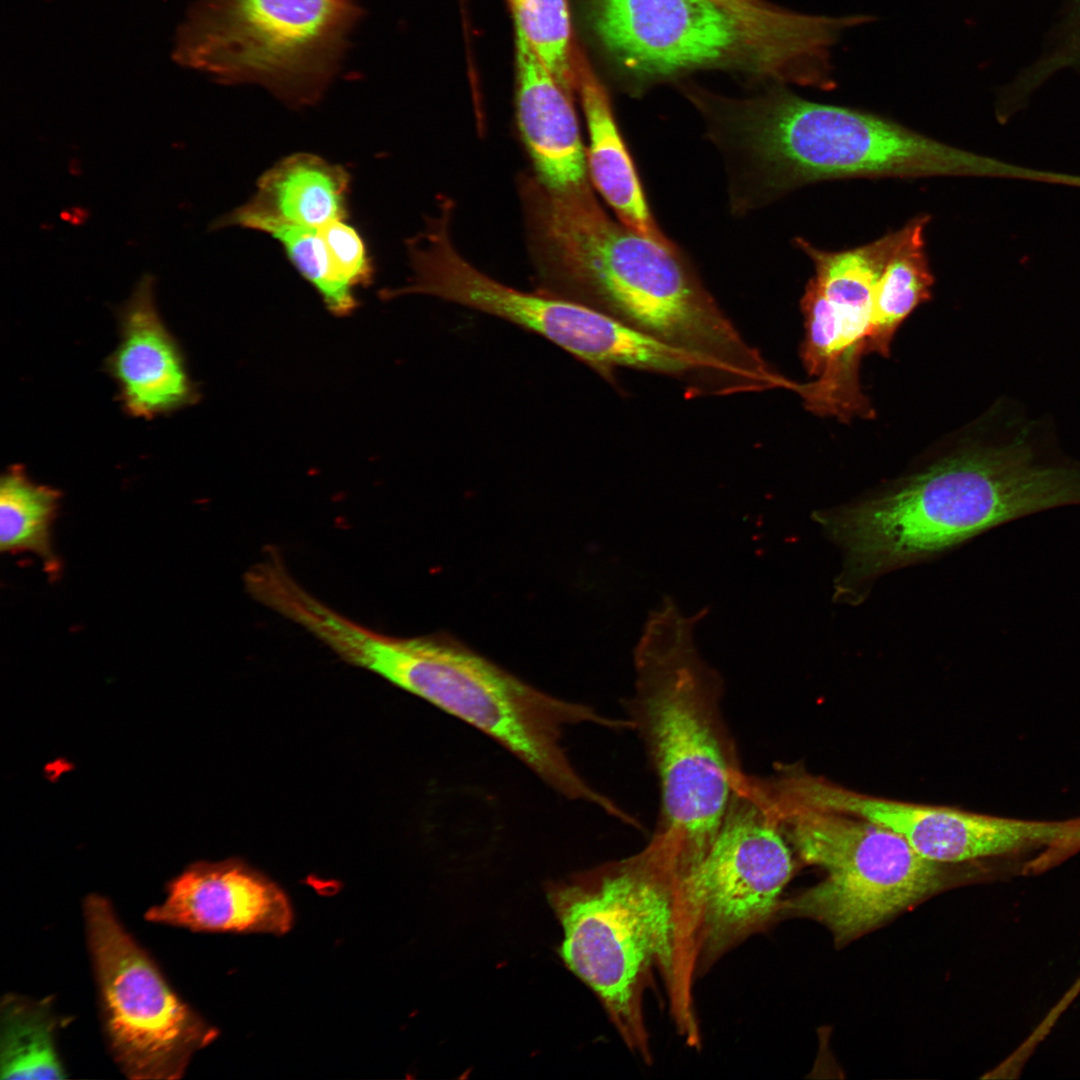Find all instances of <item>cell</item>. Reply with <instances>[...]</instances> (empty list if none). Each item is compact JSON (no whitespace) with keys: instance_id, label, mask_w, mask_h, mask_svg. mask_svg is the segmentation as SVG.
I'll use <instances>...</instances> for the list:
<instances>
[{"instance_id":"1","label":"cell","mask_w":1080,"mask_h":1080,"mask_svg":"<svg viewBox=\"0 0 1080 1080\" xmlns=\"http://www.w3.org/2000/svg\"><path fill=\"white\" fill-rule=\"evenodd\" d=\"M520 196L540 291L691 355L721 396L781 386L783 375L743 337L673 242L612 219L591 184L553 190L528 174Z\"/></svg>"},{"instance_id":"2","label":"cell","mask_w":1080,"mask_h":1080,"mask_svg":"<svg viewBox=\"0 0 1080 1080\" xmlns=\"http://www.w3.org/2000/svg\"><path fill=\"white\" fill-rule=\"evenodd\" d=\"M983 436L897 487L816 518L841 547L838 591L958 545L1004 523L1080 504V462L1047 422L999 405Z\"/></svg>"},{"instance_id":"3","label":"cell","mask_w":1080,"mask_h":1080,"mask_svg":"<svg viewBox=\"0 0 1080 1080\" xmlns=\"http://www.w3.org/2000/svg\"><path fill=\"white\" fill-rule=\"evenodd\" d=\"M699 98L710 138L737 167L732 203L739 212L825 180L1018 178L1021 172L882 115L813 102L785 88L745 100Z\"/></svg>"},{"instance_id":"4","label":"cell","mask_w":1080,"mask_h":1080,"mask_svg":"<svg viewBox=\"0 0 1080 1080\" xmlns=\"http://www.w3.org/2000/svg\"><path fill=\"white\" fill-rule=\"evenodd\" d=\"M550 896L563 927V960L597 994L625 1041L645 1053L642 997L652 974L664 975L684 1019L696 962L674 864L648 842Z\"/></svg>"},{"instance_id":"5","label":"cell","mask_w":1080,"mask_h":1080,"mask_svg":"<svg viewBox=\"0 0 1080 1080\" xmlns=\"http://www.w3.org/2000/svg\"><path fill=\"white\" fill-rule=\"evenodd\" d=\"M330 641L344 661L482 731L568 799L602 809L610 806V799L577 773L562 739L571 725L588 722L618 728L625 726L624 721L546 694L445 637L388 636L346 618L334 627Z\"/></svg>"},{"instance_id":"6","label":"cell","mask_w":1080,"mask_h":1080,"mask_svg":"<svg viewBox=\"0 0 1080 1080\" xmlns=\"http://www.w3.org/2000/svg\"><path fill=\"white\" fill-rule=\"evenodd\" d=\"M628 712L659 784L660 814L651 842L681 876L715 838L743 771L722 711L720 675L693 646L636 655Z\"/></svg>"},{"instance_id":"7","label":"cell","mask_w":1080,"mask_h":1080,"mask_svg":"<svg viewBox=\"0 0 1080 1080\" xmlns=\"http://www.w3.org/2000/svg\"><path fill=\"white\" fill-rule=\"evenodd\" d=\"M746 791L806 863L825 878L782 901L779 914L805 917L845 944L942 890L944 864L926 859L902 836L872 821L793 803L751 783Z\"/></svg>"},{"instance_id":"8","label":"cell","mask_w":1080,"mask_h":1080,"mask_svg":"<svg viewBox=\"0 0 1080 1080\" xmlns=\"http://www.w3.org/2000/svg\"><path fill=\"white\" fill-rule=\"evenodd\" d=\"M360 14L354 0H198L178 29L174 56L222 83H257L310 104Z\"/></svg>"},{"instance_id":"9","label":"cell","mask_w":1080,"mask_h":1080,"mask_svg":"<svg viewBox=\"0 0 1080 1080\" xmlns=\"http://www.w3.org/2000/svg\"><path fill=\"white\" fill-rule=\"evenodd\" d=\"M773 789L784 800L889 828L940 864L1029 857L1040 872L1080 850V816L1022 819L901 802L861 794L795 767L778 769Z\"/></svg>"},{"instance_id":"10","label":"cell","mask_w":1080,"mask_h":1080,"mask_svg":"<svg viewBox=\"0 0 1080 1080\" xmlns=\"http://www.w3.org/2000/svg\"><path fill=\"white\" fill-rule=\"evenodd\" d=\"M84 914L115 1058L131 1078L181 1077L217 1031L173 993L105 898L88 896Z\"/></svg>"},{"instance_id":"11","label":"cell","mask_w":1080,"mask_h":1080,"mask_svg":"<svg viewBox=\"0 0 1080 1080\" xmlns=\"http://www.w3.org/2000/svg\"><path fill=\"white\" fill-rule=\"evenodd\" d=\"M793 868L790 845L776 823L735 785L711 845L680 880L696 957L711 959L768 923Z\"/></svg>"},{"instance_id":"12","label":"cell","mask_w":1080,"mask_h":1080,"mask_svg":"<svg viewBox=\"0 0 1080 1080\" xmlns=\"http://www.w3.org/2000/svg\"><path fill=\"white\" fill-rule=\"evenodd\" d=\"M439 299L509 321L551 341L612 384L632 369L696 380L700 364L689 354L649 337L595 308L539 290L524 292L478 270L461 254L448 257L434 281Z\"/></svg>"},{"instance_id":"13","label":"cell","mask_w":1080,"mask_h":1080,"mask_svg":"<svg viewBox=\"0 0 1080 1080\" xmlns=\"http://www.w3.org/2000/svg\"><path fill=\"white\" fill-rule=\"evenodd\" d=\"M591 27L634 80L732 68L782 81L778 61L733 15L708 0H590Z\"/></svg>"},{"instance_id":"14","label":"cell","mask_w":1080,"mask_h":1080,"mask_svg":"<svg viewBox=\"0 0 1080 1080\" xmlns=\"http://www.w3.org/2000/svg\"><path fill=\"white\" fill-rule=\"evenodd\" d=\"M155 278L144 274L118 308L119 341L105 362L129 416L154 419L195 404L184 352L155 302Z\"/></svg>"},{"instance_id":"15","label":"cell","mask_w":1080,"mask_h":1080,"mask_svg":"<svg viewBox=\"0 0 1080 1080\" xmlns=\"http://www.w3.org/2000/svg\"><path fill=\"white\" fill-rule=\"evenodd\" d=\"M145 917L198 931L283 934L292 924V910L282 890L234 860L191 865L169 884L166 899Z\"/></svg>"},{"instance_id":"16","label":"cell","mask_w":1080,"mask_h":1080,"mask_svg":"<svg viewBox=\"0 0 1080 1080\" xmlns=\"http://www.w3.org/2000/svg\"><path fill=\"white\" fill-rule=\"evenodd\" d=\"M516 121L535 178L547 188L591 184L573 94L515 28Z\"/></svg>"},{"instance_id":"17","label":"cell","mask_w":1080,"mask_h":1080,"mask_svg":"<svg viewBox=\"0 0 1080 1080\" xmlns=\"http://www.w3.org/2000/svg\"><path fill=\"white\" fill-rule=\"evenodd\" d=\"M350 177L309 153L293 154L267 170L253 197L215 219L210 230L240 226L264 233L280 227H321L347 217Z\"/></svg>"},{"instance_id":"18","label":"cell","mask_w":1080,"mask_h":1080,"mask_svg":"<svg viewBox=\"0 0 1080 1080\" xmlns=\"http://www.w3.org/2000/svg\"><path fill=\"white\" fill-rule=\"evenodd\" d=\"M575 71L588 131L586 162L591 184L621 223L645 236L670 241L653 219L607 91L585 55L576 50Z\"/></svg>"},{"instance_id":"19","label":"cell","mask_w":1080,"mask_h":1080,"mask_svg":"<svg viewBox=\"0 0 1080 1080\" xmlns=\"http://www.w3.org/2000/svg\"><path fill=\"white\" fill-rule=\"evenodd\" d=\"M733 15L789 72L822 65L838 44L843 24L837 15L808 14L764 0H708Z\"/></svg>"},{"instance_id":"20","label":"cell","mask_w":1080,"mask_h":1080,"mask_svg":"<svg viewBox=\"0 0 1080 1080\" xmlns=\"http://www.w3.org/2000/svg\"><path fill=\"white\" fill-rule=\"evenodd\" d=\"M929 219L921 215L902 227L901 238L874 287L866 352L888 357L900 324L919 304L931 298L934 277L924 239Z\"/></svg>"},{"instance_id":"21","label":"cell","mask_w":1080,"mask_h":1080,"mask_svg":"<svg viewBox=\"0 0 1080 1080\" xmlns=\"http://www.w3.org/2000/svg\"><path fill=\"white\" fill-rule=\"evenodd\" d=\"M58 489L34 482L21 465H12L0 479V550L30 552L41 559L47 573L57 574L60 563L52 543L59 510Z\"/></svg>"},{"instance_id":"22","label":"cell","mask_w":1080,"mask_h":1080,"mask_svg":"<svg viewBox=\"0 0 1080 1080\" xmlns=\"http://www.w3.org/2000/svg\"><path fill=\"white\" fill-rule=\"evenodd\" d=\"M48 1007L16 995L1 1004V1079H62Z\"/></svg>"},{"instance_id":"23","label":"cell","mask_w":1080,"mask_h":1080,"mask_svg":"<svg viewBox=\"0 0 1080 1080\" xmlns=\"http://www.w3.org/2000/svg\"><path fill=\"white\" fill-rule=\"evenodd\" d=\"M515 28L556 79L577 91L575 49L567 0H507Z\"/></svg>"},{"instance_id":"24","label":"cell","mask_w":1080,"mask_h":1080,"mask_svg":"<svg viewBox=\"0 0 1080 1080\" xmlns=\"http://www.w3.org/2000/svg\"><path fill=\"white\" fill-rule=\"evenodd\" d=\"M1064 70L1080 72V0H1061L1039 55L1003 86V95L1011 105L1025 108L1037 89Z\"/></svg>"},{"instance_id":"25","label":"cell","mask_w":1080,"mask_h":1080,"mask_svg":"<svg viewBox=\"0 0 1080 1080\" xmlns=\"http://www.w3.org/2000/svg\"><path fill=\"white\" fill-rule=\"evenodd\" d=\"M289 260L319 292L330 312L345 316L357 306L354 288L340 274L321 227H280L270 231Z\"/></svg>"},{"instance_id":"26","label":"cell","mask_w":1080,"mask_h":1080,"mask_svg":"<svg viewBox=\"0 0 1080 1080\" xmlns=\"http://www.w3.org/2000/svg\"><path fill=\"white\" fill-rule=\"evenodd\" d=\"M805 322V337L800 357L809 376L823 377L832 369L838 347V329L831 306L809 279L800 301Z\"/></svg>"},{"instance_id":"27","label":"cell","mask_w":1080,"mask_h":1080,"mask_svg":"<svg viewBox=\"0 0 1080 1080\" xmlns=\"http://www.w3.org/2000/svg\"><path fill=\"white\" fill-rule=\"evenodd\" d=\"M321 230L343 278L354 289L367 285L373 269L359 233L345 219L327 223Z\"/></svg>"}]
</instances>
